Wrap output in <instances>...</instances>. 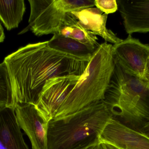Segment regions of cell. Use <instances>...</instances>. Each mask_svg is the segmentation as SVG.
<instances>
[{
	"mask_svg": "<svg viewBox=\"0 0 149 149\" xmlns=\"http://www.w3.org/2000/svg\"><path fill=\"white\" fill-rule=\"evenodd\" d=\"M91 59L50 48L47 42L29 44L8 55L6 63L12 82L15 106L36 105L45 82L66 75L81 76Z\"/></svg>",
	"mask_w": 149,
	"mask_h": 149,
	"instance_id": "cell-1",
	"label": "cell"
},
{
	"mask_svg": "<svg viewBox=\"0 0 149 149\" xmlns=\"http://www.w3.org/2000/svg\"><path fill=\"white\" fill-rule=\"evenodd\" d=\"M113 115L104 101L94 103L65 120L48 123L49 149H90Z\"/></svg>",
	"mask_w": 149,
	"mask_h": 149,
	"instance_id": "cell-2",
	"label": "cell"
},
{
	"mask_svg": "<svg viewBox=\"0 0 149 149\" xmlns=\"http://www.w3.org/2000/svg\"><path fill=\"white\" fill-rule=\"evenodd\" d=\"M114 66L113 45L107 42L99 45L53 120H66L83 108L104 101Z\"/></svg>",
	"mask_w": 149,
	"mask_h": 149,
	"instance_id": "cell-3",
	"label": "cell"
},
{
	"mask_svg": "<svg viewBox=\"0 0 149 149\" xmlns=\"http://www.w3.org/2000/svg\"><path fill=\"white\" fill-rule=\"evenodd\" d=\"M114 57V68L104 101L113 116L138 131L149 119V84L127 71Z\"/></svg>",
	"mask_w": 149,
	"mask_h": 149,
	"instance_id": "cell-4",
	"label": "cell"
},
{
	"mask_svg": "<svg viewBox=\"0 0 149 149\" xmlns=\"http://www.w3.org/2000/svg\"><path fill=\"white\" fill-rule=\"evenodd\" d=\"M29 24L19 34L31 31L38 36L58 34L69 12L95 6L93 0H29Z\"/></svg>",
	"mask_w": 149,
	"mask_h": 149,
	"instance_id": "cell-5",
	"label": "cell"
},
{
	"mask_svg": "<svg viewBox=\"0 0 149 149\" xmlns=\"http://www.w3.org/2000/svg\"><path fill=\"white\" fill-rule=\"evenodd\" d=\"M81 76L66 75L50 79L45 82L35 106L40 117L49 123L55 118L68 94Z\"/></svg>",
	"mask_w": 149,
	"mask_h": 149,
	"instance_id": "cell-6",
	"label": "cell"
},
{
	"mask_svg": "<svg viewBox=\"0 0 149 149\" xmlns=\"http://www.w3.org/2000/svg\"><path fill=\"white\" fill-rule=\"evenodd\" d=\"M113 46L114 56L125 70L143 80L149 56V45L129 35L126 39Z\"/></svg>",
	"mask_w": 149,
	"mask_h": 149,
	"instance_id": "cell-7",
	"label": "cell"
},
{
	"mask_svg": "<svg viewBox=\"0 0 149 149\" xmlns=\"http://www.w3.org/2000/svg\"><path fill=\"white\" fill-rule=\"evenodd\" d=\"M100 143H107L117 149H149V138L112 118L99 137Z\"/></svg>",
	"mask_w": 149,
	"mask_h": 149,
	"instance_id": "cell-8",
	"label": "cell"
},
{
	"mask_svg": "<svg viewBox=\"0 0 149 149\" xmlns=\"http://www.w3.org/2000/svg\"><path fill=\"white\" fill-rule=\"evenodd\" d=\"M15 112L20 127L30 141L32 149H49L48 123L40 117L35 106L18 104Z\"/></svg>",
	"mask_w": 149,
	"mask_h": 149,
	"instance_id": "cell-9",
	"label": "cell"
},
{
	"mask_svg": "<svg viewBox=\"0 0 149 149\" xmlns=\"http://www.w3.org/2000/svg\"><path fill=\"white\" fill-rule=\"evenodd\" d=\"M127 33L149 32V0H117Z\"/></svg>",
	"mask_w": 149,
	"mask_h": 149,
	"instance_id": "cell-10",
	"label": "cell"
},
{
	"mask_svg": "<svg viewBox=\"0 0 149 149\" xmlns=\"http://www.w3.org/2000/svg\"><path fill=\"white\" fill-rule=\"evenodd\" d=\"M103 13L100 10L94 7L71 12L85 29L91 31L95 36L101 37L107 43L114 45L121 42L122 39L107 28L108 15Z\"/></svg>",
	"mask_w": 149,
	"mask_h": 149,
	"instance_id": "cell-11",
	"label": "cell"
},
{
	"mask_svg": "<svg viewBox=\"0 0 149 149\" xmlns=\"http://www.w3.org/2000/svg\"><path fill=\"white\" fill-rule=\"evenodd\" d=\"M15 109L0 108V143L5 149H30L25 142Z\"/></svg>",
	"mask_w": 149,
	"mask_h": 149,
	"instance_id": "cell-12",
	"label": "cell"
},
{
	"mask_svg": "<svg viewBox=\"0 0 149 149\" xmlns=\"http://www.w3.org/2000/svg\"><path fill=\"white\" fill-rule=\"evenodd\" d=\"M47 42L48 46L53 50L86 58L91 59L98 47L86 45L59 34L54 35L51 39Z\"/></svg>",
	"mask_w": 149,
	"mask_h": 149,
	"instance_id": "cell-13",
	"label": "cell"
},
{
	"mask_svg": "<svg viewBox=\"0 0 149 149\" xmlns=\"http://www.w3.org/2000/svg\"><path fill=\"white\" fill-rule=\"evenodd\" d=\"M58 34L89 46L97 47L100 45L97 42L96 36L91 31L85 29L71 12L67 15L64 26Z\"/></svg>",
	"mask_w": 149,
	"mask_h": 149,
	"instance_id": "cell-14",
	"label": "cell"
},
{
	"mask_svg": "<svg viewBox=\"0 0 149 149\" xmlns=\"http://www.w3.org/2000/svg\"><path fill=\"white\" fill-rule=\"evenodd\" d=\"M25 11L23 0L0 1V19L8 30L18 27Z\"/></svg>",
	"mask_w": 149,
	"mask_h": 149,
	"instance_id": "cell-15",
	"label": "cell"
},
{
	"mask_svg": "<svg viewBox=\"0 0 149 149\" xmlns=\"http://www.w3.org/2000/svg\"><path fill=\"white\" fill-rule=\"evenodd\" d=\"M15 108L11 78L5 62L0 64V108Z\"/></svg>",
	"mask_w": 149,
	"mask_h": 149,
	"instance_id": "cell-16",
	"label": "cell"
},
{
	"mask_svg": "<svg viewBox=\"0 0 149 149\" xmlns=\"http://www.w3.org/2000/svg\"><path fill=\"white\" fill-rule=\"evenodd\" d=\"M95 4L97 8L107 15L114 13L118 9L116 0H95Z\"/></svg>",
	"mask_w": 149,
	"mask_h": 149,
	"instance_id": "cell-17",
	"label": "cell"
},
{
	"mask_svg": "<svg viewBox=\"0 0 149 149\" xmlns=\"http://www.w3.org/2000/svg\"><path fill=\"white\" fill-rule=\"evenodd\" d=\"M138 131L149 138V119Z\"/></svg>",
	"mask_w": 149,
	"mask_h": 149,
	"instance_id": "cell-18",
	"label": "cell"
},
{
	"mask_svg": "<svg viewBox=\"0 0 149 149\" xmlns=\"http://www.w3.org/2000/svg\"><path fill=\"white\" fill-rule=\"evenodd\" d=\"M143 80L149 84V56L146 63Z\"/></svg>",
	"mask_w": 149,
	"mask_h": 149,
	"instance_id": "cell-19",
	"label": "cell"
},
{
	"mask_svg": "<svg viewBox=\"0 0 149 149\" xmlns=\"http://www.w3.org/2000/svg\"><path fill=\"white\" fill-rule=\"evenodd\" d=\"M4 34L3 32V29L0 24V43L3 42L4 39Z\"/></svg>",
	"mask_w": 149,
	"mask_h": 149,
	"instance_id": "cell-20",
	"label": "cell"
},
{
	"mask_svg": "<svg viewBox=\"0 0 149 149\" xmlns=\"http://www.w3.org/2000/svg\"><path fill=\"white\" fill-rule=\"evenodd\" d=\"M101 145L103 149H117L114 147L113 146H111V145L107 144V143H101Z\"/></svg>",
	"mask_w": 149,
	"mask_h": 149,
	"instance_id": "cell-21",
	"label": "cell"
},
{
	"mask_svg": "<svg viewBox=\"0 0 149 149\" xmlns=\"http://www.w3.org/2000/svg\"><path fill=\"white\" fill-rule=\"evenodd\" d=\"M91 149H103V148L101 144H99Z\"/></svg>",
	"mask_w": 149,
	"mask_h": 149,
	"instance_id": "cell-22",
	"label": "cell"
},
{
	"mask_svg": "<svg viewBox=\"0 0 149 149\" xmlns=\"http://www.w3.org/2000/svg\"><path fill=\"white\" fill-rule=\"evenodd\" d=\"M92 148H91V149H92Z\"/></svg>",
	"mask_w": 149,
	"mask_h": 149,
	"instance_id": "cell-23",
	"label": "cell"
}]
</instances>
